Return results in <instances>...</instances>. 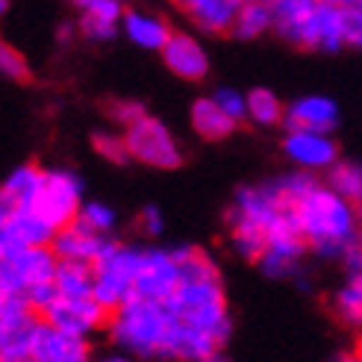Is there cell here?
Returning <instances> with one entry per match:
<instances>
[{"label":"cell","mask_w":362,"mask_h":362,"mask_svg":"<svg viewBox=\"0 0 362 362\" xmlns=\"http://www.w3.org/2000/svg\"><path fill=\"white\" fill-rule=\"evenodd\" d=\"M45 174H47V171L35 168V165H18V168L4 180V189H0V209L30 204L33 197L39 194V189H42V183H45Z\"/></svg>","instance_id":"cell-25"},{"label":"cell","mask_w":362,"mask_h":362,"mask_svg":"<svg viewBox=\"0 0 362 362\" xmlns=\"http://www.w3.org/2000/svg\"><path fill=\"white\" fill-rule=\"evenodd\" d=\"M189 121H192V130L201 139H206V141L230 139L233 133H236V127H239V121L233 118L230 112H224V106L215 100L212 95L209 98H197L192 103Z\"/></svg>","instance_id":"cell-23"},{"label":"cell","mask_w":362,"mask_h":362,"mask_svg":"<svg viewBox=\"0 0 362 362\" xmlns=\"http://www.w3.org/2000/svg\"><path fill=\"white\" fill-rule=\"evenodd\" d=\"M124 139H127V148H130V156L141 162V165L159 168V171H174L183 165L180 141L153 115H141L136 124L124 127Z\"/></svg>","instance_id":"cell-6"},{"label":"cell","mask_w":362,"mask_h":362,"mask_svg":"<svg viewBox=\"0 0 362 362\" xmlns=\"http://www.w3.org/2000/svg\"><path fill=\"white\" fill-rule=\"evenodd\" d=\"M268 30H274V4L271 0H245L233 21V35L242 42L259 39Z\"/></svg>","instance_id":"cell-26"},{"label":"cell","mask_w":362,"mask_h":362,"mask_svg":"<svg viewBox=\"0 0 362 362\" xmlns=\"http://www.w3.org/2000/svg\"><path fill=\"white\" fill-rule=\"evenodd\" d=\"M174 315L186 324V327L212 333L215 339L227 345L233 333V321L227 313V298L221 274H201V277H183L177 292L165 300Z\"/></svg>","instance_id":"cell-3"},{"label":"cell","mask_w":362,"mask_h":362,"mask_svg":"<svg viewBox=\"0 0 362 362\" xmlns=\"http://www.w3.org/2000/svg\"><path fill=\"white\" fill-rule=\"evenodd\" d=\"M295 224L310 242L313 253L321 259H341L345 245L359 230V206H354L348 197H341L330 183L315 186L306 192L300 201L288 206Z\"/></svg>","instance_id":"cell-2"},{"label":"cell","mask_w":362,"mask_h":362,"mask_svg":"<svg viewBox=\"0 0 362 362\" xmlns=\"http://www.w3.org/2000/svg\"><path fill=\"white\" fill-rule=\"evenodd\" d=\"M24 206H30L33 212H39L53 230L68 227L71 221H77L80 206H83V183H80V177L65 171V168L47 171L39 194H35L33 201L24 204Z\"/></svg>","instance_id":"cell-8"},{"label":"cell","mask_w":362,"mask_h":362,"mask_svg":"<svg viewBox=\"0 0 362 362\" xmlns=\"http://www.w3.org/2000/svg\"><path fill=\"white\" fill-rule=\"evenodd\" d=\"M341 45H348V9L336 0H321L306 30L303 47L336 53Z\"/></svg>","instance_id":"cell-16"},{"label":"cell","mask_w":362,"mask_h":362,"mask_svg":"<svg viewBox=\"0 0 362 362\" xmlns=\"http://www.w3.org/2000/svg\"><path fill=\"white\" fill-rule=\"evenodd\" d=\"M112 245H115V239L86 230V227L77 224V221H71L68 227L57 230V236H53V242H50V247L57 250L59 259H83V262H92V265H95Z\"/></svg>","instance_id":"cell-18"},{"label":"cell","mask_w":362,"mask_h":362,"mask_svg":"<svg viewBox=\"0 0 362 362\" xmlns=\"http://www.w3.org/2000/svg\"><path fill=\"white\" fill-rule=\"evenodd\" d=\"M274 4V33L283 42L303 47L306 30L321 0H271Z\"/></svg>","instance_id":"cell-22"},{"label":"cell","mask_w":362,"mask_h":362,"mask_svg":"<svg viewBox=\"0 0 362 362\" xmlns=\"http://www.w3.org/2000/svg\"><path fill=\"white\" fill-rule=\"evenodd\" d=\"M42 318L53 324V327H62L74 336H92L103 327H110L112 313L95 295H83V298L59 295L50 306L42 310Z\"/></svg>","instance_id":"cell-10"},{"label":"cell","mask_w":362,"mask_h":362,"mask_svg":"<svg viewBox=\"0 0 362 362\" xmlns=\"http://www.w3.org/2000/svg\"><path fill=\"white\" fill-rule=\"evenodd\" d=\"M283 153L288 162L306 171H330L339 162V148L330 133L321 130H288L283 139Z\"/></svg>","instance_id":"cell-14"},{"label":"cell","mask_w":362,"mask_h":362,"mask_svg":"<svg viewBox=\"0 0 362 362\" xmlns=\"http://www.w3.org/2000/svg\"><path fill=\"white\" fill-rule=\"evenodd\" d=\"M53 236H57V230L30 206L0 209V253H9L27 245H50Z\"/></svg>","instance_id":"cell-13"},{"label":"cell","mask_w":362,"mask_h":362,"mask_svg":"<svg viewBox=\"0 0 362 362\" xmlns=\"http://www.w3.org/2000/svg\"><path fill=\"white\" fill-rule=\"evenodd\" d=\"M345 9H348V45L362 47V4H354Z\"/></svg>","instance_id":"cell-38"},{"label":"cell","mask_w":362,"mask_h":362,"mask_svg":"<svg viewBox=\"0 0 362 362\" xmlns=\"http://www.w3.org/2000/svg\"><path fill=\"white\" fill-rule=\"evenodd\" d=\"M121 30L127 33L136 47H144V50H162L165 42L171 39V24L165 21L162 15L156 12H141V9H130L124 12V24Z\"/></svg>","instance_id":"cell-24"},{"label":"cell","mask_w":362,"mask_h":362,"mask_svg":"<svg viewBox=\"0 0 362 362\" xmlns=\"http://www.w3.org/2000/svg\"><path fill=\"white\" fill-rule=\"evenodd\" d=\"M212 98L218 100V103L224 106V112H230L239 124L247 118V95H242V92H236V88L224 86V88H215Z\"/></svg>","instance_id":"cell-35"},{"label":"cell","mask_w":362,"mask_h":362,"mask_svg":"<svg viewBox=\"0 0 362 362\" xmlns=\"http://www.w3.org/2000/svg\"><path fill=\"white\" fill-rule=\"evenodd\" d=\"M139 230L144 233L148 239H159L165 233V221H162V212L156 206H144L139 215Z\"/></svg>","instance_id":"cell-36"},{"label":"cell","mask_w":362,"mask_h":362,"mask_svg":"<svg viewBox=\"0 0 362 362\" xmlns=\"http://www.w3.org/2000/svg\"><path fill=\"white\" fill-rule=\"evenodd\" d=\"M359 354H362V348H359Z\"/></svg>","instance_id":"cell-40"},{"label":"cell","mask_w":362,"mask_h":362,"mask_svg":"<svg viewBox=\"0 0 362 362\" xmlns=\"http://www.w3.org/2000/svg\"><path fill=\"white\" fill-rule=\"evenodd\" d=\"M139 257H141L139 247H130V245L115 242V245L95 262V288H92V295H95L110 313H115L127 298H133Z\"/></svg>","instance_id":"cell-7"},{"label":"cell","mask_w":362,"mask_h":362,"mask_svg":"<svg viewBox=\"0 0 362 362\" xmlns=\"http://www.w3.org/2000/svg\"><path fill=\"white\" fill-rule=\"evenodd\" d=\"M165 68L174 77L186 80V83H201L209 74V53L204 50L201 39H194L192 33H180L174 30L171 39L165 42V47L159 50Z\"/></svg>","instance_id":"cell-15"},{"label":"cell","mask_w":362,"mask_h":362,"mask_svg":"<svg viewBox=\"0 0 362 362\" xmlns=\"http://www.w3.org/2000/svg\"><path fill=\"white\" fill-rule=\"evenodd\" d=\"M59 257L50 245H27L0 253V295H27L57 277Z\"/></svg>","instance_id":"cell-4"},{"label":"cell","mask_w":362,"mask_h":362,"mask_svg":"<svg viewBox=\"0 0 362 362\" xmlns=\"http://www.w3.org/2000/svg\"><path fill=\"white\" fill-rule=\"evenodd\" d=\"M53 283H57L59 295H68V298L92 295V288H95V265L83 262V259H59Z\"/></svg>","instance_id":"cell-27"},{"label":"cell","mask_w":362,"mask_h":362,"mask_svg":"<svg viewBox=\"0 0 362 362\" xmlns=\"http://www.w3.org/2000/svg\"><path fill=\"white\" fill-rule=\"evenodd\" d=\"M245 0H180V6L189 15V21L209 35H221L233 30L236 12Z\"/></svg>","instance_id":"cell-21"},{"label":"cell","mask_w":362,"mask_h":362,"mask_svg":"<svg viewBox=\"0 0 362 362\" xmlns=\"http://www.w3.org/2000/svg\"><path fill=\"white\" fill-rule=\"evenodd\" d=\"M286 130H321L333 133L339 124V106L324 95H303L286 106Z\"/></svg>","instance_id":"cell-19"},{"label":"cell","mask_w":362,"mask_h":362,"mask_svg":"<svg viewBox=\"0 0 362 362\" xmlns=\"http://www.w3.org/2000/svg\"><path fill=\"white\" fill-rule=\"evenodd\" d=\"M247 118L257 127H277L286 118V106L271 88H250L247 92Z\"/></svg>","instance_id":"cell-28"},{"label":"cell","mask_w":362,"mask_h":362,"mask_svg":"<svg viewBox=\"0 0 362 362\" xmlns=\"http://www.w3.org/2000/svg\"><path fill=\"white\" fill-rule=\"evenodd\" d=\"M80 27H74V24H62V27H57V42L59 45H71L74 42V33H77Z\"/></svg>","instance_id":"cell-39"},{"label":"cell","mask_w":362,"mask_h":362,"mask_svg":"<svg viewBox=\"0 0 362 362\" xmlns=\"http://www.w3.org/2000/svg\"><path fill=\"white\" fill-rule=\"evenodd\" d=\"M306 247H310V242H306L300 227L295 224L292 212L286 209L280 218L268 227V245H265L262 257H259V268L274 280L295 277Z\"/></svg>","instance_id":"cell-9"},{"label":"cell","mask_w":362,"mask_h":362,"mask_svg":"<svg viewBox=\"0 0 362 362\" xmlns=\"http://www.w3.org/2000/svg\"><path fill=\"white\" fill-rule=\"evenodd\" d=\"M0 71H4V77L12 80V83H27L30 80V65L24 59V53L9 47V45L0 47Z\"/></svg>","instance_id":"cell-33"},{"label":"cell","mask_w":362,"mask_h":362,"mask_svg":"<svg viewBox=\"0 0 362 362\" xmlns=\"http://www.w3.org/2000/svg\"><path fill=\"white\" fill-rule=\"evenodd\" d=\"M88 341L86 336H74L62 327H53L42 318L35 330L33 345V362H86L88 359Z\"/></svg>","instance_id":"cell-17"},{"label":"cell","mask_w":362,"mask_h":362,"mask_svg":"<svg viewBox=\"0 0 362 362\" xmlns=\"http://www.w3.org/2000/svg\"><path fill=\"white\" fill-rule=\"evenodd\" d=\"M327 183L341 197H348L354 206L362 209V165L359 162H336L327 171Z\"/></svg>","instance_id":"cell-30"},{"label":"cell","mask_w":362,"mask_h":362,"mask_svg":"<svg viewBox=\"0 0 362 362\" xmlns=\"http://www.w3.org/2000/svg\"><path fill=\"white\" fill-rule=\"evenodd\" d=\"M333 310L351 327H362V271L348 274V283L333 295Z\"/></svg>","instance_id":"cell-29"},{"label":"cell","mask_w":362,"mask_h":362,"mask_svg":"<svg viewBox=\"0 0 362 362\" xmlns=\"http://www.w3.org/2000/svg\"><path fill=\"white\" fill-rule=\"evenodd\" d=\"M288 206L283 204L280 192L274 189V183H262V186H247L239 189L236 204L227 212V224L230 227H245V230H259L268 233V227L274 224Z\"/></svg>","instance_id":"cell-11"},{"label":"cell","mask_w":362,"mask_h":362,"mask_svg":"<svg viewBox=\"0 0 362 362\" xmlns=\"http://www.w3.org/2000/svg\"><path fill=\"white\" fill-rule=\"evenodd\" d=\"M80 9V33L88 42H112L124 24L121 0H83Z\"/></svg>","instance_id":"cell-20"},{"label":"cell","mask_w":362,"mask_h":362,"mask_svg":"<svg viewBox=\"0 0 362 362\" xmlns=\"http://www.w3.org/2000/svg\"><path fill=\"white\" fill-rule=\"evenodd\" d=\"M339 262L348 268V274H354V271H362V233H356V236L345 245Z\"/></svg>","instance_id":"cell-37"},{"label":"cell","mask_w":362,"mask_h":362,"mask_svg":"<svg viewBox=\"0 0 362 362\" xmlns=\"http://www.w3.org/2000/svg\"><path fill=\"white\" fill-rule=\"evenodd\" d=\"M180 277L183 274H180V262L174 257V250L148 247V250H141V257H139L133 295L153 298V300H168L177 292Z\"/></svg>","instance_id":"cell-12"},{"label":"cell","mask_w":362,"mask_h":362,"mask_svg":"<svg viewBox=\"0 0 362 362\" xmlns=\"http://www.w3.org/2000/svg\"><path fill=\"white\" fill-rule=\"evenodd\" d=\"M186 324L174 315L165 300L127 298L110 318V339L127 354L144 359H180V341H183Z\"/></svg>","instance_id":"cell-1"},{"label":"cell","mask_w":362,"mask_h":362,"mask_svg":"<svg viewBox=\"0 0 362 362\" xmlns=\"http://www.w3.org/2000/svg\"><path fill=\"white\" fill-rule=\"evenodd\" d=\"M39 324L42 313L24 295H0V359L33 362Z\"/></svg>","instance_id":"cell-5"},{"label":"cell","mask_w":362,"mask_h":362,"mask_svg":"<svg viewBox=\"0 0 362 362\" xmlns=\"http://www.w3.org/2000/svg\"><path fill=\"white\" fill-rule=\"evenodd\" d=\"M77 224H83L86 230H92V233H100V236H110L112 227H115V209L100 204V201H88V204L80 206Z\"/></svg>","instance_id":"cell-31"},{"label":"cell","mask_w":362,"mask_h":362,"mask_svg":"<svg viewBox=\"0 0 362 362\" xmlns=\"http://www.w3.org/2000/svg\"><path fill=\"white\" fill-rule=\"evenodd\" d=\"M92 148H95L98 156L112 162V165H124L127 159H133L124 133L118 136V133H110V130H98V133H92Z\"/></svg>","instance_id":"cell-32"},{"label":"cell","mask_w":362,"mask_h":362,"mask_svg":"<svg viewBox=\"0 0 362 362\" xmlns=\"http://www.w3.org/2000/svg\"><path fill=\"white\" fill-rule=\"evenodd\" d=\"M106 115H110V121H115L121 127H130V124H136L141 115H148V112H144V106L139 100L115 98V100L106 103Z\"/></svg>","instance_id":"cell-34"}]
</instances>
